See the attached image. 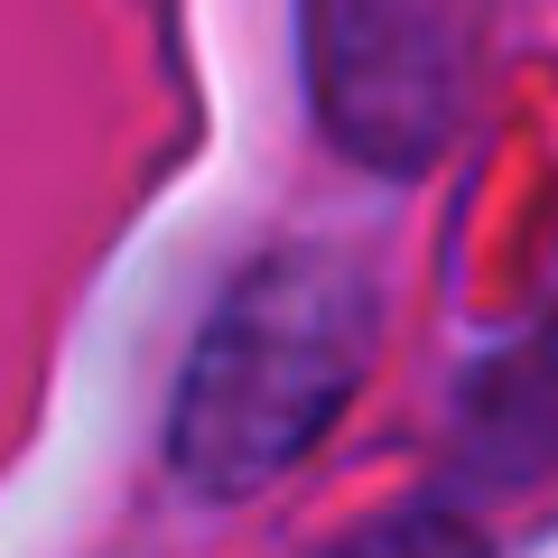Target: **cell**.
Listing matches in <instances>:
<instances>
[{
    "mask_svg": "<svg viewBox=\"0 0 558 558\" xmlns=\"http://www.w3.org/2000/svg\"><path fill=\"white\" fill-rule=\"evenodd\" d=\"M381 344L373 270L336 242H289L252 260L205 317L168 410V465L186 494L242 502L279 484L307 447L354 410Z\"/></svg>",
    "mask_w": 558,
    "mask_h": 558,
    "instance_id": "obj_1",
    "label": "cell"
},
{
    "mask_svg": "<svg viewBox=\"0 0 558 558\" xmlns=\"http://www.w3.org/2000/svg\"><path fill=\"white\" fill-rule=\"evenodd\" d=\"M299 47L326 140L381 178H418L475 112L494 0H299Z\"/></svg>",
    "mask_w": 558,
    "mask_h": 558,
    "instance_id": "obj_2",
    "label": "cell"
},
{
    "mask_svg": "<svg viewBox=\"0 0 558 558\" xmlns=\"http://www.w3.org/2000/svg\"><path fill=\"white\" fill-rule=\"evenodd\" d=\"M558 465V317L521 336L502 363H484L457 418V484L502 494V484H539Z\"/></svg>",
    "mask_w": 558,
    "mask_h": 558,
    "instance_id": "obj_3",
    "label": "cell"
},
{
    "mask_svg": "<svg viewBox=\"0 0 558 558\" xmlns=\"http://www.w3.org/2000/svg\"><path fill=\"white\" fill-rule=\"evenodd\" d=\"M317 558H494V549H484V531L457 502H418V512H381L363 531L326 539Z\"/></svg>",
    "mask_w": 558,
    "mask_h": 558,
    "instance_id": "obj_4",
    "label": "cell"
},
{
    "mask_svg": "<svg viewBox=\"0 0 558 558\" xmlns=\"http://www.w3.org/2000/svg\"><path fill=\"white\" fill-rule=\"evenodd\" d=\"M549 317H558V252H549Z\"/></svg>",
    "mask_w": 558,
    "mask_h": 558,
    "instance_id": "obj_5",
    "label": "cell"
}]
</instances>
